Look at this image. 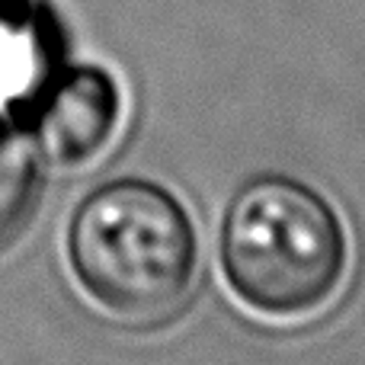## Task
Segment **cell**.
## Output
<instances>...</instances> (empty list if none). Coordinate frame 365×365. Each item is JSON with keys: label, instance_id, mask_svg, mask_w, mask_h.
<instances>
[{"label": "cell", "instance_id": "obj_1", "mask_svg": "<svg viewBox=\"0 0 365 365\" xmlns=\"http://www.w3.org/2000/svg\"><path fill=\"white\" fill-rule=\"evenodd\" d=\"M71 266L87 298L128 327H158L186 308L199 244L167 189L119 180L83 199L71 221Z\"/></svg>", "mask_w": 365, "mask_h": 365}, {"label": "cell", "instance_id": "obj_2", "mask_svg": "<svg viewBox=\"0 0 365 365\" xmlns=\"http://www.w3.org/2000/svg\"><path fill=\"white\" fill-rule=\"evenodd\" d=\"M221 259L234 295L269 321L321 314L346 276V234L311 186L259 177L234 195L221 231Z\"/></svg>", "mask_w": 365, "mask_h": 365}, {"label": "cell", "instance_id": "obj_3", "mask_svg": "<svg viewBox=\"0 0 365 365\" xmlns=\"http://www.w3.org/2000/svg\"><path fill=\"white\" fill-rule=\"evenodd\" d=\"M119 125V87L103 68L64 71L36 96L32 132L42 154L61 170L96 160Z\"/></svg>", "mask_w": 365, "mask_h": 365}, {"label": "cell", "instance_id": "obj_4", "mask_svg": "<svg viewBox=\"0 0 365 365\" xmlns=\"http://www.w3.org/2000/svg\"><path fill=\"white\" fill-rule=\"evenodd\" d=\"M55 19L42 0H0V113L42 93L55 61Z\"/></svg>", "mask_w": 365, "mask_h": 365}, {"label": "cell", "instance_id": "obj_5", "mask_svg": "<svg viewBox=\"0 0 365 365\" xmlns=\"http://www.w3.org/2000/svg\"><path fill=\"white\" fill-rule=\"evenodd\" d=\"M38 177L32 154L0 122V253L19 237L36 208Z\"/></svg>", "mask_w": 365, "mask_h": 365}]
</instances>
